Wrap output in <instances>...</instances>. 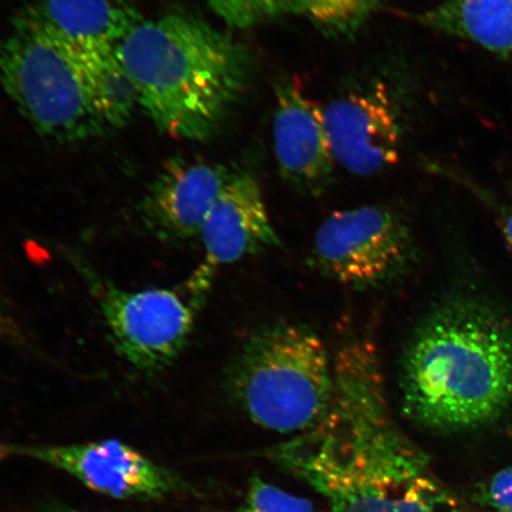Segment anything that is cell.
Returning a JSON list of instances; mask_svg holds the SVG:
<instances>
[{"instance_id":"52a82bcc","label":"cell","mask_w":512,"mask_h":512,"mask_svg":"<svg viewBox=\"0 0 512 512\" xmlns=\"http://www.w3.org/2000/svg\"><path fill=\"white\" fill-rule=\"evenodd\" d=\"M81 266L119 354L146 375L168 368L188 343L200 310L188 294L171 288L121 290Z\"/></svg>"},{"instance_id":"4fadbf2b","label":"cell","mask_w":512,"mask_h":512,"mask_svg":"<svg viewBox=\"0 0 512 512\" xmlns=\"http://www.w3.org/2000/svg\"><path fill=\"white\" fill-rule=\"evenodd\" d=\"M142 22L124 0H35L15 18L76 49H118Z\"/></svg>"},{"instance_id":"d6986e66","label":"cell","mask_w":512,"mask_h":512,"mask_svg":"<svg viewBox=\"0 0 512 512\" xmlns=\"http://www.w3.org/2000/svg\"><path fill=\"white\" fill-rule=\"evenodd\" d=\"M477 499L497 512H512V465L486 480L477 492Z\"/></svg>"},{"instance_id":"8fae6325","label":"cell","mask_w":512,"mask_h":512,"mask_svg":"<svg viewBox=\"0 0 512 512\" xmlns=\"http://www.w3.org/2000/svg\"><path fill=\"white\" fill-rule=\"evenodd\" d=\"M235 175L226 166L202 159H170L144 196L140 211L146 227L166 241L200 236L211 209Z\"/></svg>"},{"instance_id":"3957f363","label":"cell","mask_w":512,"mask_h":512,"mask_svg":"<svg viewBox=\"0 0 512 512\" xmlns=\"http://www.w3.org/2000/svg\"><path fill=\"white\" fill-rule=\"evenodd\" d=\"M117 53L153 124L194 142L219 133L251 74L240 43L182 12L143 21Z\"/></svg>"},{"instance_id":"6da1fadb","label":"cell","mask_w":512,"mask_h":512,"mask_svg":"<svg viewBox=\"0 0 512 512\" xmlns=\"http://www.w3.org/2000/svg\"><path fill=\"white\" fill-rule=\"evenodd\" d=\"M334 369L329 418L267 450L273 464L315 489L329 512H479L435 476L395 421L373 343L344 342Z\"/></svg>"},{"instance_id":"2e32d148","label":"cell","mask_w":512,"mask_h":512,"mask_svg":"<svg viewBox=\"0 0 512 512\" xmlns=\"http://www.w3.org/2000/svg\"><path fill=\"white\" fill-rule=\"evenodd\" d=\"M383 0H298L296 14L310 19L325 35L355 36L380 8Z\"/></svg>"},{"instance_id":"7a4b0ae2","label":"cell","mask_w":512,"mask_h":512,"mask_svg":"<svg viewBox=\"0 0 512 512\" xmlns=\"http://www.w3.org/2000/svg\"><path fill=\"white\" fill-rule=\"evenodd\" d=\"M402 413L435 433L501 419L512 408V324L473 296L447 298L409 338L400 366Z\"/></svg>"},{"instance_id":"5bb4252c","label":"cell","mask_w":512,"mask_h":512,"mask_svg":"<svg viewBox=\"0 0 512 512\" xmlns=\"http://www.w3.org/2000/svg\"><path fill=\"white\" fill-rule=\"evenodd\" d=\"M414 19L422 27L512 60V0H443Z\"/></svg>"},{"instance_id":"7402d4cb","label":"cell","mask_w":512,"mask_h":512,"mask_svg":"<svg viewBox=\"0 0 512 512\" xmlns=\"http://www.w3.org/2000/svg\"><path fill=\"white\" fill-rule=\"evenodd\" d=\"M43 512H81L72 508L64 507V505H54Z\"/></svg>"},{"instance_id":"44dd1931","label":"cell","mask_w":512,"mask_h":512,"mask_svg":"<svg viewBox=\"0 0 512 512\" xmlns=\"http://www.w3.org/2000/svg\"><path fill=\"white\" fill-rule=\"evenodd\" d=\"M499 213V220L502 222V229L512 251V208L496 206Z\"/></svg>"},{"instance_id":"ffe728a7","label":"cell","mask_w":512,"mask_h":512,"mask_svg":"<svg viewBox=\"0 0 512 512\" xmlns=\"http://www.w3.org/2000/svg\"><path fill=\"white\" fill-rule=\"evenodd\" d=\"M0 341L15 343L24 341L22 330L19 329L16 320L10 315L2 300H0Z\"/></svg>"},{"instance_id":"7c38bea8","label":"cell","mask_w":512,"mask_h":512,"mask_svg":"<svg viewBox=\"0 0 512 512\" xmlns=\"http://www.w3.org/2000/svg\"><path fill=\"white\" fill-rule=\"evenodd\" d=\"M273 137L281 176L304 194H322L331 183L335 164L324 108L305 95L296 80L277 86Z\"/></svg>"},{"instance_id":"ac0fdd59","label":"cell","mask_w":512,"mask_h":512,"mask_svg":"<svg viewBox=\"0 0 512 512\" xmlns=\"http://www.w3.org/2000/svg\"><path fill=\"white\" fill-rule=\"evenodd\" d=\"M232 512H316L310 499L291 495L259 476L249 479L245 499Z\"/></svg>"},{"instance_id":"e0dca14e","label":"cell","mask_w":512,"mask_h":512,"mask_svg":"<svg viewBox=\"0 0 512 512\" xmlns=\"http://www.w3.org/2000/svg\"><path fill=\"white\" fill-rule=\"evenodd\" d=\"M230 27L249 29L286 14H296L298 0H207Z\"/></svg>"},{"instance_id":"8992f818","label":"cell","mask_w":512,"mask_h":512,"mask_svg":"<svg viewBox=\"0 0 512 512\" xmlns=\"http://www.w3.org/2000/svg\"><path fill=\"white\" fill-rule=\"evenodd\" d=\"M414 258L405 221L379 206L335 211L318 227L312 246L313 264L320 272L360 290L392 283Z\"/></svg>"},{"instance_id":"9a60e30c","label":"cell","mask_w":512,"mask_h":512,"mask_svg":"<svg viewBox=\"0 0 512 512\" xmlns=\"http://www.w3.org/2000/svg\"><path fill=\"white\" fill-rule=\"evenodd\" d=\"M76 50L85 66L96 107L108 131L123 127L130 121L139 102L136 87L121 63L117 49Z\"/></svg>"},{"instance_id":"ba28073f","label":"cell","mask_w":512,"mask_h":512,"mask_svg":"<svg viewBox=\"0 0 512 512\" xmlns=\"http://www.w3.org/2000/svg\"><path fill=\"white\" fill-rule=\"evenodd\" d=\"M14 457L56 467L115 499L156 501L197 492L177 473L114 439L63 446L0 444V458Z\"/></svg>"},{"instance_id":"30bf717a","label":"cell","mask_w":512,"mask_h":512,"mask_svg":"<svg viewBox=\"0 0 512 512\" xmlns=\"http://www.w3.org/2000/svg\"><path fill=\"white\" fill-rule=\"evenodd\" d=\"M335 162L358 176H371L398 163L401 130L386 88L354 93L324 108Z\"/></svg>"},{"instance_id":"9c48e42d","label":"cell","mask_w":512,"mask_h":512,"mask_svg":"<svg viewBox=\"0 0 512 512\" xmlns=\"http://www.w3.org/2000/svg\"><path fill=\"white\" fill-rule=\"evenodd\" d=\"M204 259L185 284L198 307L206 299L217 268L280 245L259 183L236 174L211 209L201 233Z\"/></svg>"},{"instance_id":"277c9868","label":"cell","mask_w":512,"mask_h":512,"mask_svg":"<svg viewBox=\"0 0 512 512\" xmlns=\"http://www.w3.org/2000/svg\"><path fill=\"white\" fill-rule=\"evenodd\" d=\"M227 389L240 411L264 430L311 432L335 406L334 358L303 325L268 326L242 345L230 364Z\"/></svg>"},{"instance_id":"5b68a950","label":"cell","mask_w":512,"mask_h":512,"mask_svg":"<svg viewBox=\"0 0 512 512\" xmlns=\"http://www.w3.org/2000/svg\"><path fill=\"white\" fill-rule=\"evenodd\" d=\"M0 81L42 136L70 143L110 132L79 51L46 32L15 23L0 42Z\"/></svg>"}]
</instances>
